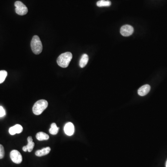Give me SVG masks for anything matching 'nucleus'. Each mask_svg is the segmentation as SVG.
<instances>
[{
  "label": "nucleus",
  "mask_w": 167,
  "mask_h": 167,
  "mask_svg": "<svg viewBox=\"0 0 167 167\" xmlns=\"http://www.w3.org/2000/svg\"><path fill=\"white\" fill-rule=\"evenodd\" d=\"M72 58V55L71 52H65L58 57L57 62L58 65L61 68H68Z\"/></svg>",
  "instance_id": "1"
},
{
  "label": "nucleus",
  "mask_w": 167,
  "mask_h": 167,
  "mask_svg": "<svg viewBox=\"0 0 167 167\" xmlns=\"http://www.w3.org/2000/svg\"><path fill=\"white\" fill-rule=\"evenodd\" d=\"M48 101L45 99L39 100L37 101L32 107V111L36 115H40L48 107Z\"/></svg>",
  "instance_id": "2"
},
{
  "label": "nucleus",
  "mask_w": 167,
  "mask_h": 167,
  "mask_svg": "<svg viewBox=\"0 0 167 167\" xmlns=\"http://www.w3.org/2000/svg\"><path fill=\"white\" fill-rule=\"evenodd\" d=\"M31 47L32 52L35 54H39L42 51V45L39 36L34 35L33 36L31 42Z\"/></svg>",
  "instance_id": "3"
},
{
  "label": "nucleus",
  "mask_w": 167,
  "mask_h": 167,
  "mask_svg": "<svg viewBox=\"0 0 167 167\" xmlns=\"http://www.w3.org/2000/svg\"><path fill=\"white\" fill-rule=\"evenodd\" d=\"M15 12L18 15H24L28 13V8L21 1H16L15 3Z\"/></svg>",
  "instance_id": "4"
},
{
  "label": "nucleus",
  "mask_w": 167,
  "mask_h": 167,
  "mask_svg": "<svg viewBox=\"0 0 167 167\" xmlns=\"http://www.w3.org/2000/svg\"><path fill=\"white\" fill-rule=\"evenodd\" d=\"M10 158L16 164H20L23 161V156L17 150H13L10 153Z\"/></svg>",
  "instance_id": "5"
},
{
  "label": "nucleus",
  "mask_w": 167,
  "mask_h": 167,
  "mask_svg": "<svg viewBox=\"0 0 167 167\" xmlns=\"http://www.w3.org/2000/svg\"><path fill=\"white\" fill-rule=\"evenodd\" d=\"M134 32V28L131 26L129 25H124L120 29V33L123 36L127 37L131 35Z\"/></svg>",
  "instance_id": "6"
},
{
  "label": "nucleus",
  "mask_w": 167,
  "mask_h": 167,
  "mask_svg": "<svg viewBox=\"0 0 167 167\" xmlns=\"http://www.w3.org/2000/svg\"><path fill=\"white\" fill-rule=\"evenodd\" d=\"M64 131L68 136H72L74 132V126L73 123L71 122L66 123L64 127Z\"/></svg>",
  "instance_id": "7"
},
{
  "label": "nucleus",
  "mask_w": 167,
  "mask_h": 167,
  "mask_svg": "<svg viewBox=\"0 0 167 167\" xmlns=\"http://www.w3.org/2000/svg\"><path fill=\"white\" fill-rule=\"evenodd\" d=\"M23 131V127L20 125H16L9 129L10 135H14L16 134L21 133Z\"/></svg>",
  "instance_id": "8"
},
{
  "label": "nucleus",
  "mask_w": 167,
  "mask_h": 167,
  "mask_svg": "<svg viewBox=\"0 0 167 167\" xmlns=\"http://www.w3.org/2000/svg\"><path fill=\"white\" fill-rule=\"evenodd\" d=\"M150 90V85H145L142 86L138 90V94L140 96H144L147 95Z\"/></svg>",
  "instance_id": "9"
},
{
  "label": "nucleus",
  "mask_w": 167,
  "mask_h": 167,
  "mask_svg": "<svg viewBox=\"0 0 167 167\" xmlns=\"http://www.w3.org/2000/svg\"><path fill=\"white\" fill-rule=\"evenodd\" d=\"M51 151V148L49 147L43 148L42 150H38L35 152V155L39 157L48 155Z\"/></svg>",
  "instance_id": "10"
},
{
  "label": "nucleus",
  "mask_w": 167,
  "mask_h": 167,
  "mask_svg": "<svg viewBox=\"0 0 167 167\" xmlns=\"http://www.w3.org/2000/svg\"><path fill=\"white\" fill-rule=\"evenodd\" d=\"M89 60V57L86 54H84L81 57L80 60V66L81 68L85 67L87 64Z\"/></svg>",
  "instance_id": "11"
},
{
  "label": "nucleus",
  "mask_w": 167,
  "mask_h": 167,
  "mask_svg": "<svg viewBox=\"0 0 167 167\" xmlns=\"http://www.w3.org/2000/svg\"><path fill=\"white\" fill-rule=\"evenodd\" d=\"M36 137L37 139L39 141H43V140H47L49 139V136L43 132H38L36 135Z\"/></svg>",
  "instance_id": "12"
},
{
  "label": "nucleus",
  "mask_w": 167,
  "mask_h": 167,
  "mask_svg": "<svg viewBox=\"0 0 167 167\" xmlns=\"http://www.w3.org/2000/svg\"><path fill=\"white\" fill-rule=\"evenodd\" d=\"M28 143L26 145L27 148L28 149V151L31 152L32 151L34 147V143L32 141V137L31 136L28 137Z\"/></svg>",
  "instance_id": "13"
},
{
  "label": "nucleus",
  "mask_w": 167,
  "mask_h": 167,
  "mask_svg": "<svg viewBox=\"0 0 167 167\" xmlns=\"http://www.w3.org/2000/svg\"><path fill=\"white\" fill-rule=\"evenodd\" d=\"M111 4V2L110 1H105V0H100L97 3V5L99 7L110 6Z\"/></svg>",
  "instance_id": "14"
},
{
  "label": "nucleus",
  "mask_w": 167,
  "mask_h": 167,
  "mask_svg": "<svg viewBox=\"0 0 167 167\" xmlns=\"http://www.w3.org/2000/svg\"><path fill=\"white\" fill-rule=\"evenodd\" d=\"M59 128L58 127L55 123H52L51 125V128L49 129V132L52 135H55L57 134L59 131Z\"/></svg>",
  "instance_id": "15"
},
{
  "label": "nucleus",
  "mask_w": 167,
  "mask_h": 167,
  "mask_svg": "<svg viewBox=\"0 0 167 167\" xmlns=\"http://www.w3.org/2000/svg\"><path fill=\"white\" fill-rule=\"evenodd\" d=\"M8 75V72L5 70L0 71V84L3 83Z\"/></svg>",
  "instance_id": "16"
},
{
  "label": "nucleus",
  "mask_w": 167,
  "mask_h": 167,
  "mask_svg": "<svg viewBox=\"0 0 167 167\" xmlns=\"http://www.w3.org/2000/svg\"><path fill=\"white\" fill-rule=\"evenodd\" d=\"M5 155V151L3 146L1 144H0V159H3Z\"/></svg>",
  "instance_id": "17"
},
{
  "label": "nucleus",
  "mask_w": 167,
  "mask_h": 167,
  "mask_svg": "<svg viewBox=\"0 0 167 167\" xmlns=\"http://www.w3.org/2000/svg\"><path fill=\"white\" fill-rule=\"evenodd\" d=\"M5 114H6V112L4 108L3 107L0 106V117H3L5 116Z\"/></svg>",
  "instance_id": "18"
},
{
  "label": "nucleus",
  "mask_w": 167,
  "mask_h": 167,
  "mask_svg": "<svg viewBox=\"0 0 167 167\" xmlns=\"http://www.w3.org/2000/svg\"><path fill=\"white\" fill-rule=\"evenodd\" d=\"M23 150L24 152H27V151H28V149H27L26 146H24L23 147Z\"/></svg>",
  "instance_id": "19"
},
{
  "label": "nucleus",
  "mask_w": 167,
  "mask_h": 167,
  "mask_svg": "<svg viewBox=\"0 0 167 167\" xmlns=\"http://www.w3.org/2000/svg\"><path fill=\"white\" fill-rule=\"evenodd\" d=\"M166 167H167V162H166Z\"/></svg>",
  "instance_id": "20"
}]
</instances>
